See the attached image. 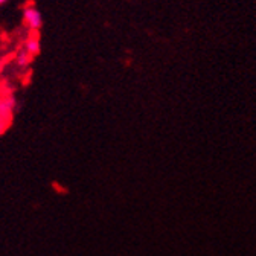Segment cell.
<instances>
[{"instance_id": "6da1fadb", "label": "cell", "mask_w": 256, "mask_h": 256, "mask_svg": "<svg viewBox=\"0 0 256 256\" xmlns=\"http://www.w3.org/2000/svg\"><path fill=\"white\" fill-rule=\"evenodd\" d=\"M23 22L30 30H38L43 24V17L42 12L36 6H26L23 10Z\"/></svg>"}, {"instance_id": "7a4b0ae2", "label": "cell", "mask_w": 256, "mask_h": 256, "mask_svg": "<svg viewBox=\"0 0 256 256\" xmlns=\"http://www.w3.org/2000/svg\"><path fill=\"white\" fill-rule=\"evenodd\" d=\"M30 56H34L40 52V37L37 34H30L26 42H24V48H23Z\"/></svg>"}, {"instance_id": "3957f363", "label": "cell", "mask_w": 256, "mask_h": 256, "mask_svg": "<svg viewBox=\"0 0 256 256\" xmlns=\"http://www.w3.org/2000/svg\"><path fill=\"white\" fill-rule=\"evenodd\" d=\"M14 100L12 98H2L0 100V116H10L14 110Z\"/></svg>"}, {"instance_id": "277c9868", "label": "cell", "mask_w": 256, "mask_h": 256, "mask_svg": "<svg viewBox=\"0 0 256 256\" xmlns=\"http://www.w3.org/2000/svg\"><path fill=\"white\" fill-rule=\"evenodd\" d=\"M32 56L24 50V49H20L18 52H17V56H16V61H17V64L18 66H26V64L29 62V60H30Z\"/></svg>"}, {"instance_id": "5b68a950", "label": "cell", "mask_w": 256, "mask_h": 256, "mask_svg": "<svg viewBox=\"0 0 256 256\" xmlns=\"http://www.w3.org/2000/svg\"><path fill=\"white\" fill-rule=\"evenodd\" d=\"M6 2V0H0V5H2V4H5Z\"/></svg>"}]
</instances>
